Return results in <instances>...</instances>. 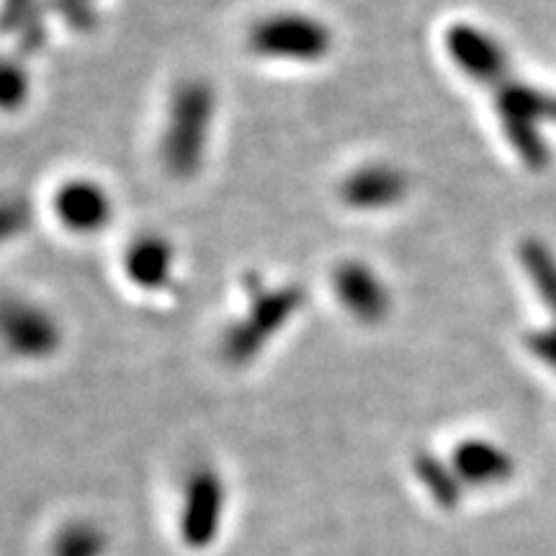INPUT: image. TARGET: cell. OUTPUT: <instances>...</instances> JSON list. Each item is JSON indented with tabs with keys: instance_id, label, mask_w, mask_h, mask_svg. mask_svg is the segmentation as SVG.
<instances>
[{
	"instance_id": "obj_1",
	"label": "cell",
	"mask_w": 556,
	"mask_h": 556,
	"mask_svg": "<svg viewBox=\"0 0 556 556\" xmlns=\"http://www.w3.org/2000/svg\"><path fill=\"white\" fill-rule=\"evenodd\" d=\"M217 116V93L212 83L191 78L173 90L168 119L160 139V160L173 178H193L204 165L208 139Z\"/></svg>"
},
{
	"instance_id": "obj_2",
	"label": "cell",
	"mask_w": 556,
	"mask_h": 556,
	"mask_svg": "<svg viewBox=\"0 0 556 556\" xmlns=\"http://www.w3.org/2000/svg\"><path fill=\"white\" fill-rule=\"evenodd\" d=\"M250 302L245 315L235 319L222 336V358L232 366L253 364L266 351V345L281 332L296 312L304 307V291L296 283L263 287L258 276H250Z\"/></svg>"
},
{
	"instance_id": "obj_3",
	"label": "cell",
	"mask_w": 556,
	"mask_h": 556,
	"mask_svg": "<svg viewBox=\"0 0 556 556\" xmlns=\"http://www.w3.org/2000/svg\"><path fill=\"white\" fill-rule=\"evenodd\" d=\"M336 34L319 16L302 11H276L250 26L248 47L255 58L315 65L332 52Z\"/></svg>"
},
{
	"instance_id": "obj_4",
	"label": "cell",
	"mask_w": 556,
	"mask_h": 556,
	"mask_svg": "<svg viewBox=\"0 0 556 556\" xmlns=\"http://www.w3.org/2000/svg\"><path fill=\"white\" fill-rule=\"evenodd\" d=\"M497 116L507 142L528 168H544L548 150L541 127L556 119V101L536 88L507 78L497 86Z\"/></svg>"
},
{
	"instance_id": "obj_5",
	"label": "cell",
	"mask_w": 556,
	"mask_h": 556,
	"mask_svg": "<svg viewBox=\"0 0 556 556\" xmlns=\"http://www.w3.org/2000/svg\"><path fill=\"white\" fill-rule=\"evenodd\" d=\"M227 490L225 479L208 464H199L189 471L184 482L178 513L180 541L193 552L208 548L217 541L225 520Z\"/></svg>"
},
{
	"instance_id": "obj_6",
	"label": "cell",
	"mask_w": 556,
	"mask_h": 556,
	"mask_svg": "<svg viewBox=\"0 0 556 556\" xmlns=\"http://www.w3.org/2000/svg\"><path fill=\"white\" fill-rule=\"evenodd\" d=\"M60 319L31 299L11 296L0 302V343L24 361H45L60 351Z\"/></svg>"
},
{
	"instance_id": "obj_7",
	"label": "cell",
	"mask_w": 556,
	"mask_h": 556,
	"mask_svg": "<svg viewBox=\"0 0 556 556\" xmlns=\"http://www.w3.org/2000/svg\"><path fill=\"white\" fill-rule=\"evenodd\" d=\"M446 52L454 65L479 86H500L507 80V52L500 41L475 24H454L446 29Z\"/></svg>"
},
{
	"instance_id": "obj_8",
	"label": "cell",
	"mask_w": 556,
	"mask_h": 556,
	"mask_svg": "<svg viewBox=\"0 0 556 556\" xmlns=\"http://www.w3.org/2000/svg\"><path fill=\"white\" fill-rule=\"evenodd\" d=\"M332 287L351 317L364 325L384 323L392 312V294L377 270L364 261H343L332 274Z\"/></svg>"
},
{
	"instance_id": "obj_9",
	"label": "cell",
	"mask_w": 556,
	"mask_h": 556,
	"mask_svg": "<svg viewBox=\"0 0 556 556\" xmlns=\"http://www.w3.org/2000/svg\"><path fill=\"white\" fill-rule=\"evenodd\" d=\"M407 173L389 163H371L353 170L340 184V199L356 212H387L407 199Z\"/></svg>"
},
{
	"instance_id": "obj_10",
	"label": "cell",
	"mask_w": 556,
	"mask_h": 556,
	"mask_svg": "<svg viewBox=\"0 0 556 556\" xmlns=\"http://www.w3.org/2000/svg\"><path fill=\"white\" fill-rule=\"evenodd\" d=\"M54 214L70 232L96 235L106 229L114 217V201L96 180L75 178L54 193Z\"/></svg>"
},
{
	"instance_id": "obj_11",
	"label": "cell",
	"mask_w": 556,
	"mask_h": 556,
	"mask_svg": "<svg viewBox=\"0 0 556 556\" xmlns=\"http://www.w3.org/2000/svg\"><path fill=\"white\" fill-rule=\"evenodd\" d=\"M451 467H454L458 482L484 490V486L505 484L516 471V462L497 443L484 441V438H469L454 448Z\"/></svg>"
},
{
	"instance_id": "obj_12",
	"label": "cell",
	"mask_w": 556,
	"mask_h": 556,
	"mask_svg": "<svg viewBox=\"0 0 556 556\" xmlns=\"http://www.w3.org/2000/svg\"><path fill=\"white\" fill-rule=\"evenodd\" d=\"M176 268V250L160 235H142L131 242L124 255V270L129 281L144 291H160L170 283Z\"/></svg>"
},
{
	"instance_id": "obj_13",
	"label": "cell",
	"mask_w": 556,
	"mask_h": 556,
	"mask_svg": "<svg viewBox=\"0 0 556 556\" xmlns=\"http://www.w3.org/2000/svg\"><path fill=\"white\" fill-rule=\"evenodd\" d=\"M0 31L16 34L18 50L24 54L41 52L47 41V24L45 13L39 9V0H3Z\"/></svg>"
},
{
	"instance_id": "obj_14",
	"label": "cell",
	"mask_w": 556,
	"mask_h": 556,
	"mask_svg": "<svg viewBox=\"0 0 556 556\" xmlns=\"http://www.w3.org/2000/svg\"><path fill=\"white\" fill-rule=\"evenodd\" d=\"M415 475L420 479V484L426 486L430 500H433L435 505L451 510V507L462 503L464 484L458 482L451 462L446 464L443 458L428 454V451H420V454L415 456Z\"/></svg>"
},
{
	"instance_id": "obj_15",
	"label": "cell",
	"mask_w": 556,
	"mask_h": 556,
	"mask_svg": "<svg viewBox=\"0 0 556 556\" xmlns=\"http://www.w3.org/2000/svg\"><path fill=\"white\" fill-rule=\"evenodd\" d=\"M106 548V531L93 520H73L62 526L52 541V556H103Z\"/></svg>"
},
{
	"instance_id": "obj_16",
	"label": "cell",
	"mask_w": 556,
	"mask_h": 556,
	"mask_svg": "<svg viewBox=\"0 0 556 556\" xmlns=\"http://www.w3.org/2000/svg\"><path fill=\"white\" fill-rule=\"evenodd\" d=\"M520 258H523L528 276L536 283L541 299H544L556 315V261L552 250H548L544 242L528 240L523 242V250H520Z\"/></svg>"
},
{
	"instance_id": "obj_17",
	"label": "cell",
	"mask_w": 556,
	"mask_h": 556,
	"mask_svg": "<svg viewBox=\"0 0 556 556\" xmlns=\"http://www.w3.org/2000/svg\"><path fill=\"white\" fill-rule=\"evenodd\" d=\"M31 90V75L18 58H0V111L11 114L24 106Z\"/></svg>"
},
{
	"instance_id": "obj_18",
	"label": "cell",
	"mask_w": 556,
	"mask_h": 556,
	"mask_svg": "<svg viewBox=\"0 0 556 556\" xmlns=\"http://www.w3.org/2000/svg\"><path fill=\"white\" fill-rule=\"evenodd\" d=\"M31 219V208L24 199H3L0 201V245L24 232Z\"/></svg>"
},
{
	"instance_id": "obj_19",
	"label": "cell",
	"mask_w": 556,
	"mask_h": 556,
	"mask_svg": "<svg viewBox=\"0 0 556 556\" xmlns=\"http://www.w3.org/2000/svg\"><path fill=\"white\" fill-rule=\"evenodd\" d=\"M96 0H52L54 11L60 16H65V21L73 29L88 31L96 26Z\"/></svg>"
},
{
	"instance_id": "obj_20",
	"label": "cell",
	"mask_w": 556,
	"mask_h": 556,
	"mask_svg": "<svg viewBox=\"0 0 556 556\" xmlns=\"http://www.w3.org/2000/svg\"><path fill=\"white\" fill-rule=\"evenodd\" d=\"M528 348H531L533 356L544 361L548 368H554L556 371V328L533 332V336L528 338Z\"/></svg>"
}]
</instances>
